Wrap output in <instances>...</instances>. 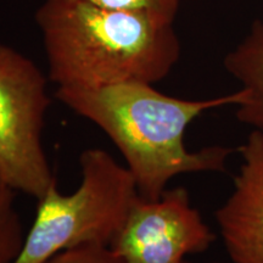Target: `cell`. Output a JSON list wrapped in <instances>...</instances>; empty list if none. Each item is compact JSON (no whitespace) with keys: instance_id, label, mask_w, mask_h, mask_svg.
Here are the masks:
<instances>
[{"instance_id":"cell-1","label":"cell","mask_w":263,"mask_h":263,"mask_svg":"<svg viewBox=\"0 0 263 263\" xmlns=\"http://www.w3.org/2000/svg\"><path fill=\"white\" fill-rule=\"evenodd\" d=\"M57 99L100 128L126 161L138 194L156 200L180 174L224 172L232 147L213 145L192 151L185 132L206 111L238 106L240 88L218 98L190 100L160 93L145 82H123L95 88L60 87Z\"/></svg>"},{"instance_id":"cell-10","label":"cell","mask_w":263,"mask_h":263,"mask_svg":"<svg viewBox=\"0 0 263 263\" xmlns=\"http://www.w3.org/2000/svg\"><path fill=\"white\" fill-rule=\"evenodd\" d=\"M43 263H126L108 245H83L51 256Z\"/></svg>"},{"instance_id":"cell-7","label":"cell","mask_w":263,"mask_h":263,"mask_svg":"<svg viewBox=\"0 0 263 263\" xmlns=\"http://www.w3.org/2000/svg\"><path fill=\"white\" fill-rule=\"evenodd\" d=\"M224 67L245 90L236 118L263 133V22L255 21L245 38L224 58Z\"/></svg>"},{"instance_id":"cell-11","label":"cell","mask_w":263,"mask_h":263,"mask_svg":"<svg viewBox=\"0 0 263 263\" xmlns=\"http://www.w3.org/2000/svg\"><path fill=\"white\" fill-rule=\"evenodd\" d=\"M4 189H6V186H5V184H4V182H3V179H2V177H0V193L3 192V190Z\"/></svg>"},{"instance_id":"cell-3","label":"cell","mask_w":263,"mask_h":263,"mask_svg":"<svg viewBox=\"0 0 263 263\" xmlns=\"http://www.w3.org/2000/svg\"><path fill=\"white\" fill-rule=\"evenodd\" d=\"M81 183L71 194L52 186L37 211L12 263H43L83 245H110L126 221L138 189L126 166L100 147L80 156Z\"/></svg>"},{"instance_id":"cell-2","label":"cell","mask_w":263,"mask_h":263,"mask_svg":"<svg viewBox=\"0 0 263 263\" xmlns=\"http://www.w3.org/2000/svg\"><path fill=\"white\" fill-rule=\"evenodd\" d=\"M35 20L49 80L58 88L155 84L180 58L174 22L146 12L104 9L80 0H45Z\"/></svg>"},{"instance_id":"cell-6","label":"cell","mask_w":263,"mask_h":263,"mask_svg":"<svg viewBox=\"0 0 263 263\" xmlns=\"http://www.w3.org/2000/svg\"><path fill=\"white\" fill-rule=\"evenodd\" d=\"M242 162L216 222L233 263H263V133L239 147Z\"/></svg>"},{"instance_id":"cell-8","label":"cell","mask_w":263,"mask_h":263,"mask_svg":"<svg viewBox=\"0 0 263 263\" xmlns=\"http://www.w3.org/2000/svg\"><path fill=\"white\" fill-rule=\"evenodd\" d=\"M21 217L15 206V195L6 188L0 193V263H12L25 240Z\"/></svg>"},{"instance_id":"cell-5","label":"cell","mask_w":263,"mask_h":263,"mask_svg":"<svg viewBox=\"0 0 263 263\" xmlns=\"http://www.w3.org/2000/svg\"><path fill=\"white\" fill-rule=\"evenodd\" d=\"M215 240L188 190L177 186L156 200L138 195L108 246L126 263H185L186 256L206 251Z\"/></svg>"},{"instance_id":"cell-9","label":"cell","mask_w":263,"mask_h":263,"mask_svg":"<svg viewBox=\"0 0 263 263\" xmlns=\"http://www.w3.org/2000/svg\"><path fill=\"white\" fill-rule=\"evenodd\" d=\"M104 9L146 12L174 22L182 0H80Z\"/></svg>"},{"instance_id":"cell-4","label":"cell","mask_w":263,"mask_h":263,"mask_svg":"<svg viewBox=\"0 0 263 263\" xmlns=\"http://www.w3.org/2000/svg\"><path fill=\"white\" fill-rule=\"evenodd\" d=\"M49 106L41 68L0 43V177L6 188L35 200L58 185L43 145Z\"/></svg>"},{"instance_id":"cell-12","label":"cell","mask_w":263,"mask_h":263,"mask_svg":"<svg viewBox=\"0 0 263 263\" xmlns=\"http://www.w3.org/2000/svg\"><path fill=\"white\" fill-rule=\"evenodd\" d=\"M185 263H193V262H188V261H185ZM211 263H217V262H211Z\"/></svg>"}]
</instances>
